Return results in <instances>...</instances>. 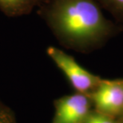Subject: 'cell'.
Masks as SVG:
<instances>
[{
	"label": "cell",
	"instance_id": "7a4b0ae2",
	"mask_svg": "<svg viewBox=\"0 0 123 123\" xmlns=\"http://www.w3.org/2000/svg\"><path fill=\"white\" fill-rule=\"evenodd\" d=\"M46 53L64 74L76 92L90 95L102 79L83 68L72 56L60 49L49 46Z\"/></svg>",
	"mask_w": 123,
	"mask_h": 123
},
{
	"label": "cell",
	"instance_id": "ba28073f",
	"mask_svg": "<svg viewBox=\"0 0 123 123\" xmlns=\"http://www.w3.org/2000/svg\"><path fill=\"white\" fill-rule=\"evenodd\" d=\"M109 1L110 3L112 5H114V6L123 10V0H109Z\"/></svg>",
	"mask_w": 123,
	"mask_h": 123
},
{
	"label": "cell",
	"instance_id": "52a82bcc",
	"mask_svg": "<svg viewBox=\"0 0 123 123\" xmlns=\"http://www.w3.org/2000/svg\"><path fill=\"white\" fill-rule=\"evenodd\" d=\"M0 123H17L14 112L0 100Z\"/></svg>",
	"mask_w": 123,
	"mask_h": 123
},
{
	"label": "cell",
	"instance_id": "6da1fadb",
	"mask_svg": "<svg viewBox=\"0 0 123 123\" xmlns=\"http://www.w3.org/2000/svg\"><path fill=\"white\" fill-rule=\"evenodd\" d=\"M38 14L64 46L86 50L106 35V19L93 0H42Z\"/></svg>",
	"mask_w": 123,
	"mask_h": 123
},
{
	"label": "cell",
	"instance_id": "277c9868",
	"mask_svg": "<svg viewBox=\"0 0 123 123\" xmlns=\"http://www.w3.org/2000/svg\"><path fill=\"white\" fill-rule=\"evenodd\" d=\"M54 105L51 123H82L92 110L93 104L90 95L75 92L56 99Z\"/></svg>",
	"mask_w": 123,
	"mask_h": 123
},
{
	"label": "cell",
	"instance_id": "3957f363",
	"mask_svg": "<svg viewBox=\"0 0 123 123\" xmlns=\"http://www.w3.org/2000/svg\"><path fill=\"white\" fill-rule=\"evenodd\" d=\"M90 97L96 111L113 117L123 114V80L101 79Z\"/></svg>",
	"mask_w": 123,
	"mask_h": 123
},
{
	"label": "cell",
	"instance_id": "8992f818",
	"mask_svg": "<svg viewBox=\"0 0 123 123\" xmlns=\"http://www.w3.org/2000/svg\"><path fill=\"white\" fill-rule=\"evenodd\" d=\"M82 123H117L114 117L103 114L96 110H91Z\"/></svg>",
	"mask_w": 123,
	"mask_h": 123
},
{
	"label": "cell",
	"instance_id": "5b68a950",
	"mask_svg": "<svg viewBox=\"0 0 123 123\" xmlns=\"http://www.w3.org/2000/svg\"><path fill=\"white\" fill-rule=\"evenodd\" d=\"M42 0H0V11L8 17L30 14Z\"/></svg>",
	"mask_w": 123,
	"mask_h": 123
}]
</instances>
